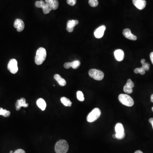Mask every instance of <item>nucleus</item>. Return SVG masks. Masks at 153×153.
I'll use <instances>...</instances> for the list:
<instances>
[{
  "label": "nucleus",
  "mask_w": 153,
  "mask_h": 153,
  "mask_svg": "<svg viewBox=\"0 0 153 153\" xmlns=\"http://www.w3.org/2000/svg\"><path fill=\"white\" fill-rule=\"evenodd\" d=\"M55 149L56 153H67L69 149L68 143L64 139H60L56 143Z\"/></svg>",
  "instance_id": "2"
},
{
  "label": "nucleus",
  "mask_w": 153,
  "mask_h": 153,
  "mask_svg": "<svg viewBox=\"0 0 153 153\" xmlns=\"http://www.w3.org/2000/svg\"><path fill=\"white\" fill-rule=\"evenodd\" d=\"M145 71L141 67L140 68H136L134 70V72L135 74H141L142 75H144L145 74Z\"/></svg>",
  "instance_id": "24"
},
{
  "label": "nucleus",
  "mask_w": 153,
  "mask_h": 153,
  "mask_svg": "<svg viewBox=\"0 0 153 153\" xmlns=\"http://www.w3.org/2000/svg\"><path fill=\"white\" fill-rule=\"evenodd\" d=\"M116 132V137L117 139H123L125 137L124 128L123 126L121 123H117L115 127Z\"/></svg>",
  "instance_id": "6"
},
{
  "label": "nucleus",
  "mask_w": 153,
  "mask_h": 153,
  "mask_svg": "<svg viewBox=\"0 0 153 153\" xmlns=\"http://www.w3.org/2000/svg\"><path fill=\"white\" fill-rule=\"evenodd\" d=\"M14 153H26L24 150L21 149H19L16 150Z\"/></svg>",
  "instance_id": "30"
},
{
  "label": "nucleus",
  "mask_w": 153,
  "mask_h": 153,
  "mask_svg": "<svg viewBox=\"0 0 153 153\" xmlns=\"http://www.w3.org/2000/svg\"><path fill=\"white\" fill-rule=\"evenodd\" d=\"M78 21L77 20H72L69 21L67 23V31L69 32H72L74 30L75 26L78 25Z\"/></svg>",
  "instance_id": "14"
},
{
  "label": "nucleus",
  "mask_w": 153,
  "mask_h": 153,
  "mask_svg": "<svg viewBox=\"0 0 153 153\" xmlns=\"http://www.w3.org/2000/svg\"><path fill=\"white\" fill-rule=\"evenodd\" d=\"M141 63L142 64V67L145 71H148L150 69V65L149 63L145 62V59H143L141 60Z\"/></svg>",
  "instance_id": "20"
},
{
  "label": "nucleus",
  "mask_w": 153,
  "mask_h": 153,
  "mask_svg": "<svg viewBox=\"0 0 153 153\" xmlns=\"http://www.w3.org/2000/svg\"><path fill=\"white\" fill-rule=\"evenodd\" d=\"M119 100L122 104L128 107H132L134 104V101L132 97L126 94H120L119 95Z\"/></svg>",
  "instance_id": "3"
},
{
  "label": "nucleus",
  "mask_w": 153,
  "mask_h": 153,
  "mask_svg": "<svg viewBox=\"0 0 153 153\" xmlns=\"http://www.w3.org/2000/svg\"><path fill=\"white\" fill-rule=\"evenodd\" d=\"M123 91L125 93H127V94H132L133 92V88L126 85L124 86Z\"/></svg>",
  "instance_id": "25"
},
{
  "label": "nucleus",
  "mask_w": 153,
  "mask_h": 153,
  "mask_svg": "<svg viewBox=\"0 0 153 153\" xmlns=\"http://www.w3.org/2000/svg\"><path fill=\"white\" fill-rule=\"evenodd\" d=\"M123 34L124 37L128 39L131 40H137V36L132 34L130 29H124L123 31Z\"/></svg>",
  "instance_id": "13"
},
{
  "label": "nucleus",
  "mask_w": 153,
  "mask_h": 153,
  "mask_svg": "<svg viewBox=\"0 0 153 153\" xmlns=\"http://www.w3.org/2000/svg\"><path fill=\"white\" fill-rule=\"evenodd\" d=\"M45 2L48 4L52 10H56L59 6V2L58 0H45Z\"/></svg>",
  "instance_id": "16"
},
{
  "label": "nucleus",
  "mask_w": 153,
  "mask_h": 153,
  "mask_svg": "<svg viewBox=\"0 0 153 153\" xmlns=\"http://www.w3.org/2000/svg\"><path fill=\"white\" fill-rule=\"evenodd\" d=\"M151 101L153 103V95H152V96H151Z\"/></svg>",
  "instance_id": "34"
},
{
  "label": "nucleus",
  "mask_w": 153,
  "mask_h": 153,
  "mask_svg": "<svg viewBox=\"0 0 153 153\" xmlns=\"http://www.w3.org/2000/svg\"><path fill=\"white\" fill-rule=\"evenodd\" d=\"M14 27L17 29V31L21 32L24 29V23L23 21L20 19H17L14 22Z\"/></svg>",
  "instance_id": "10"
},
{
  "label": "nucleus",
  "mask_w": 153,
  "mask_h": 153,
  "mask_svg": "<svg viewBox=\"0 0 153 153\" xmlns=\"http://www.w3.org/2000/svg\"><path fill=\"white\" fill-rule=\"evenodd\" d=\"M101 115V111L98 108H95L89 114L87 120L89 123H92L97 120Z\"/></svg>",
  "instance_id": "4"
},
{
  "label": "nucleus",
  "mask_w": 153,
  "mask_h": 153,
  "mask_svg": "<svg viewBox=\"0 0 153 153\" xmlns=\"http://www.w3.org/2000/svg\"><path fill=\"white\" fill-rule=\"evenodd\" d=\"M113 138H116V137L115 134L113 135Z\"/></svg>",
  "instance_id": "35"
},
{
  "label": "nucleus",
  "mask_w": 153,
  "mask_h": 153,
  "mask_svg": "<svg viewBox=\"0 0 153 153\" xmlns=\"http://www.w3.org/2000/svg\"><path fill=\"white\" fill-rule=\"evenodd\" d=\"M77 97L78 100H79L80 101H81V102L84 101V99H85L83 92L81 91H77Z\"/></svg>",
  "instance_id": "22"
},
{
  "label": "nucleus",
  "mask_w": 153,
  "mask_h": 153,
  "mask_svg": "<svg viewBox=\"0 0 153 153\" xmlns=\"http://www.w3.org/2000/svg\"><path fill=\"white\" fill-rule=\"evenodd\" d=\"M10 115V111H7L6 109H3L2 108H0V115L3 116L4 117H9Z\"/></svg>",
  "instance_id": "21"
},
{
  "label": "nucleus",
  "mask_w": 153,
  "mask_h": 153,
  "mask_svg": "<svg viewBox=\"0 0 153 153\" xmlns=\"http://www.w3.org/2000/svg\"><path fill=\"white\" fill-rule=\"evenodd\" d=\"M37 105L41 109L42 111H44L46 109L47 104L46 102L42 98H39L37 101Z\"/></svg>",
  "instance_id": "18"
},
{
  "label": "nucleus",
  "mask_w": 153,
  "mask_h": 153,
  "mask_svg": "<svg viewBox=\"0 0 153 153\" xmlns=\"http://www.w3.org/2000/svg\"><path fill=\"white\" fill-rule=\"evenodd\" d=\"M89 3L91 7H96L98 5V1L97 0H89Z\"/></svg>",
  "instance_id": "26"
},
{
  "label": "nucleus",
  "mask_w": 153,
  "mask_h": 153,
  "mask_svg": "<svg viewBox=\"0 0 153 153\" xmlns=\"http://www.w3.org/2000/svg\"><path fill=\"white\" fill-rule=\"evenodd\" d=\"M150 59H151L152 63L153 64V52H152V53L150 54Z\"/></svg>",
  "instance_id": "31"
},
{
  "label": "nucleus",
  "mask_w": 153,
  "mask_h": 153,
  "mask_svg": "<svg viewBox=\"0 0 153 153\" xmlns=\"http://www.w3.org/2000/svg\"><path fill=\"white\" fill-rule=\"evenodd\" d=\"M152 111H153V107L152 108Z\"/></svg>",
  "instance_id": "37"
},
{
  "label": "nucleus",
  "mask_w": 153,
  "mask_h": 153,
  "mask_svg": "<svg viewBox=\"0 0 153 153\" xmlns=\"http://www.w3.org/2000/svg\"></svg>",
  "instance_id": "38"
},
{
  "label": "nucleus",
  "mask_w": 153,
  "mask_h": 153,
  "mask_svg": "<svg viewBox=\"0 0 153 153\" xmlns=\"http://www.w3.org/2000/svg\"><path fill=\"white\" fill-rule=\"evenodd\" d=\"M116 59L118 61H121L124 58V53L123 50L121 49H117L114 52Z\"/></svg>",
  "instance_id": "15"
},
{
  "label": "nucleus",
  "mask_w": 153,
  "mask_h": 153,
  "mask_svg": "<svg viewBox=\"0 0 153 153\" xmlns=\"http://www.w3.org/2000/svg\"><path fill=\"white\" fill-rule=\"evenodd\" d=\"M149 122H150V123L152 125L153 128V118H150V119H149Z\"/></svg>",
  "instance_id": "32"
},
{
  "label": "nucleus",
  "mask_w": 153,
  "mask_h": 153,
  "mask_svg": "<svg viewBox=\"0 0 153 153\" xmlns=\"http://www.w3.org/2000/svg\"><path fill=\"white\" fill-rule=\"evenodd\" d=\"M89 74L91 78L97 80H102L104 77V74L103 71L96 69H90Z\"/></svg>",
  "instance_id": "5"
},
{
  "label": "nucleus",
  "mask_w": 153,
  "mask_h": 153,
  "mask_svg": "<svg viewBox=\"0 0 153 153\" xmlns=\"http://www.w3.org/2000/svg\"><path fill=\"white\" fill-rule=\"evenodd\" d=\"M35 6L38 8H42L44 14H48L52 10L50 6L43 0L37 1L35 3Z\"/></svg>",
  "instance_id": "7"
},
{
  "label": "nucleus",
  "mask_w": 153,
  "mask_h": 153,
  "mask_svg": "<svg viewBox=\"0 0 153 153\" xmlns=\"http://www.w3.org/2000/svg\"><path fill=\"white\" fill-rule=\"evenodd\" d=\"M54 78L58 82L59 84L62 86H66L67 82L63 78L58 74H56L54 76Z\"/></svg>",
  "instance_id": "17"
},
{
  "label": "nucleus",
  "mask_w": 153,
  "mask_h": 153,
  "mask_svg": "<svg viewBox=\"0 0 153 153\" xmlns=\"http://www.w3.org/2000/svg\"><path fill=\"white\" fill-rule=\"evenodd\" d=\"M106 30V26L104 25L100 26L97 28L94 32V35L97 38H102L104 34L105 31Z\"/></svg>",
  "instance_id": "9"
},
{
  "label": "nucleus",
  "mask_w": 153,
  "mask_h": 153,
  "mask_svg": "<svg viewBox=\"0 0 153 153\" xmlns=\"http://www.w3.org/2000/svg\"><path fill=\"white\" fill-rule=\"evenodd\" d=\"M126 85L127 86H128L132 88H133L134 86V83H133V81L130 79H128L127 80V82Z\"/></svg>",
  "instance_id": "27"
},
{
  "label": "nucleus",
  "mask_w": 153,
  "mask_h": 153,
  "mask_svg": "<svg viewBox=\"0 0 153 153\" xmlns=\"http://www.w3.org/2000/svg\"><path fill=\"white\" fill-rule=\"evenodd\" d=\"M10 153H12V151H11L10 152Z\"/></svg>",
  "instance_id": "36"
},
{
  "label": "nucleus",
  "mask_w": 153,
  "mask_h": 153,
  "mask_svg": "<svg viewBox=\"0 0 153 153\" xmlns=\"http://www.w3.org/2000/svg\"><path fill=\"white\" fill-rule=\"evenodd\" d=\"M133 3L137 9L142 10L145 8L146 2L145 0H132Z\"/></svg>",
  "instance_id": "12"
},
{
  "label": "nucleus",
  "mask_w": 153,
  "mask_h": 153,
  "mask_svg": "<svg viewBox=\"0 0 153 153\" xmlns=\"http://www.w3.org/2000/svg\"><path fill=\"white\" fill-rule=\"evenodd\" d=\"M29 104L27 103H26V100L24 98H21L20 99H18L15 104V107L17 111L20 110L21 107H27Z\"/></svg>",
  "instance_id": "11"
},
{
  "label": "nucleus",
  "mask_w": 153,
  "mask_h": 153,
  "mask_svg": "<svg viewBox=\"0 0 153 153\" xmlns=\"http://www.w3.org/2000/svg\"><path fill=\"white\" fill-rule=\"evenodd\" d=\"M8 69L12 74H16L18 71V62L14 59H12L9 61L8 64Z\"/></svg>",
  "instance_id": "8"
},
{
  "label": "nucleus",
  "mask_w": 153,
  "mask_h": 153,
  "mask_svg": "<svg viewBox=\"0 0 153 153\" xmlns=\"http://www.w3.org/2000/svg\"><path fill=\"white\" fill-rule=\"evenodd\" d=\"M61 103L66 106H71L72 103L69 99L66 97H62L60 99Z\"/></svg>",
  "instance_id": "19"
},
{
  "label": "nucleus",
  "mask_w": 153,
  "mask_h": 153,
  "mask_svg": "<svg viewBox=\"0 0 153 153\" xmlns=\"http://www.w3.org/2000/svg\"><path fill=\"white\" fill-rule=\"evenodd\" d=\"M71 63V67L73 69H77L80 66V62L79 60H76L73 61Z\"/></svg>",
  "instance_id": "23"
},
{
  "label": "nucleus",
  "mask_w": 153,
  "mask_h": 153,
  "mask_svg": "<svg viewBox=\"0 0 153 153\" xmlns=\"http://www.w3.org/2000/svg\"><path fill=\"white\" fill-rule=\"evenodd\" d=\"M134 153H143L142 151H140V150H138L137 151Z\"/></svg>",
  "instance_id": "33"
},
{
  "label": "nucleus",
  "mask_w": 153,
  "mask_h": 153,
  "mask_svg": "<svg viewBox=\"0 0 153 153\" xmlns=\"http://www.w3.org/2000/svg\"><path fill=\"white\" fill-rule=\"evenodd\" d=\"M76 2V0H67V3L70 6H74L75 5Z\"/></svg>",
  "instance_id": "28"
},
{
  "label": "nucleus",
  "mask_w": 153,
  "mask_h": 153,
  "mask_svg": "<svg viewBox=\"0 0 153 153\" xmlns=\"http://www.w3.org/2000/svg\"><path fill=\"white\" fill-rule=\"evenodd\" d=\"M64 67L66 69H69L71 67V62H67L64 64Z\"/></svg>",
  "instance_id": "29"
},
{
  "label": "nucleus",
  "mask_w": 153,
  "mask_h": 153,
  "mask_svg": "<svg viewBox=\"0 0 153 153\" xmlns=\"http://www.w3.org/2000/svg\"><path fill=\"white\" fill-rule=\"evenodd\" d=\"M47 57V51L44 48H39L36 51L35 57V63L37 65L42 64Z\"/></svg>",
  "instance_id": "1"
}]
</instances>
